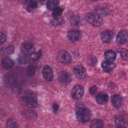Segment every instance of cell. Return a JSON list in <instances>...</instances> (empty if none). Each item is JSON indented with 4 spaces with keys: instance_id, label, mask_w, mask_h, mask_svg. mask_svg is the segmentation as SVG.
<instances>
[{
    "instance_id": "2",
    "label": "cell",
    "mask_w": 128,
    "mask_h": 128,
    "mask_svg": "<svg viewBox=\"0 0 128 128\" xmlns=\"http://www.w3.org/2000/svg\"><path fill=\"white\" fill-rule=\"evenodd\" d=\"M22 100L26 106L30 108H34L38 104V98L36 94L32 91H26L22 96Z\"/></svg>"
},
{
    "instance_id": "7",
    "label": "cell",
    "mask_w": 128,
    "mask_h": 128,
    "mask_svg": "<svg viewBox=\"0 0 128 128\" xmlns=\"http://www.w3.org/2000/svg\"><path fill=\"white\" fill-rule=\"evenodd\" d=\"M20 50L22 54L30 56L32 53L35 52V48L32 43L26 42L22 44Z\"/></svg>"
},
{
    "instance_id": "24",
    "label": "cell",
    "mask_w": 128,
    "mask_h": 128,
    "mask_svg": "<svg viewBox=\"0 0 128 128\" xmlns=\"http://www.w3.org/2000/svg\"><path fill=\"white\" fill-rule=\"evenodd\" d=\"M26 6L31 9L35 8L38 6V2L36 0H26Z\"/></svg>"
},
{
    "instance_id": "8",
    "label": "cell",
    "mask_w": 128,
    "mask_h": 128,
    "mask_svg": "<svg viewBox=\"0 0 128 128\" xmlns=\"http://www.w3.org/2000/svg\"><path fill=\"white\" fill-rule=\"evenodd\" d=\"M128 118L124 115L118 116L115 118L114 124L118 128H126L128 126Z\"/></svg>"
},
{
    "instance_id": "29",
    "label": "cell",
    "mask_w": 128,
    "mask_h": 128,
    "mask_svg": "<svg viewBox=\"0 0 128 128\" xmlns=\"http://www.w3.org/2000/svg\"><path fill=\"white\" fill-rule=\"evenodd\" d=\"M118 52L120 53L122 58H128V50L124 48H120L118 49Z\"/></svg>"
},
{
    "instance_id": "31",
    "label": "cell",
    "mask_w": 128,
    "mask_h": 128,
    "mask_svg": "<svg viewBox=\"0 0 128 128\" xmlns=\"http://www.w3.org/2000/svg\"><path fill=\"white\" fill-rule=\"evenodd\" d=\"M6 40V35L2 32H0V44L4 43Z\"/></svg>"
},
{
    "instance_id": "30",
    "label": "cell",
    "mask_w": 128,
    "mask_h": 128,
    "mask_svg": "<svg viewBox=\"0 0 128 128\" xmlns=\"http://www.w3.org/2000/svg\"><path fill=\"white\" fill-rule=\"evenodd\" d=\"M97 91V87L94 85L90 87L89 88V92L91 94H94Z\"/></svg>"
},
{
    "instance_id": "5",
    "label": "cell",
    "mask_w": 128,
    "mask_h": 128,
    "mask_svg": "<svg viewBox=\"0 0 128 128\" xmlns=\"http://www.w3.org/2000/svg\"><path fill=\"white\" fill-rule=\"evenodd\" d=\"M58 60L63 64H68L70 62L72 58L70 54L65 50H60L56 56Z\"/></svg>"
},
{
    "instance_id": "19",
    "label": "cell",
    "mask_w": 128,
    "mask_h": 128,
    "mask_svg": "<svg viewBox=\"0 0 128 128\" xmlns=\"http://www.w3.org/2000/svg\"><path fill=\"white\" fill-rule=\"evenodd\" d=\"M104 126V122L100 119H94L90 124V128H103Z\"/></svg>"
},
{
    "instance_id": "32",
    "label": "cell",
    "mask_w": 128,
    "mask_h": 128,
    "mask_svg": "<svg viewBox=\"0 0 128 128\" xmlns=\"http://www.w3.org/2000/svg\"><path fill=\"white\" fill-rule=\"evenodd\" d=\"M59 108V106L58 104L54 103L52 105V111L54 114H56Z\"/></svg>"
},
{
    "instance_id": "15",
    "label": "cell",
    "mask_w": 128,
    "mask_h": 128,
    "mask_svg": "<svg viewBox=\"0 0 128 128\" xmlns=\"http://www.w3.org/2000/svg\"><path fill=\"white\" fill-rule=\"evenodd\" d=\"M14 64V61L8 57L4 58L1 62L2 67L5 70H10Z\"/></svg>"
},
{
    "instance_id": "28",
    "label": "cell",
    "mask_w": 128,
    "mask_h": 128,
    "mask_svg": "<svg viewBox=\"0 0 128 128\" xmlns=\"http://www.w3.org/2000/svg\"><path fill=\"white\" fill-rule=\"evenodd\" d=\"M41 55L42 52L40 50H39L38 52H34L33 53H32L30 55V57L33 60H37L40 57Z\"/></svg>"
},
{
    "instance_id": "6",
    "label": "cell",
    "mask_w": 128,
    "mask_h": 128,
    "mask_svg": "<svg viewBox=\"0 0 128 128\" xmlns=\"http://www.w3.org/2000/svg\"><path fill=\"white\" fill-rule=\"evenodd\" d=\"M74 76L79 79H83L86 76V68L81 64L76 66L73 70Z\"/></svg>"
},
{
    "instance_id": "25",
    "label": "cell",
    "mask_w": 128,
    "mask_h": 128,
    "mask_svg": "<svg viewBox=\"0 0 128 128\" xmlns=\"http://www.w3.org/2000/svg\"><path fill=\"white\" fill-rule=\"evenodd\" d=\"M63 19L60 17H55L53 18L51 20V24L54 26H58L61 24L63 22Z\"/></svg>"
},
{
    "instance_id": "3",
    "label": "cell",
    "mask_w": 128,
    "mask_h": 128,
    "mask_svg": "<svg viewBox=\"0 0 128 128\" xmlns=\"http://www.w3.org/2000/svg\"><path fill=\"white\" fill-rule=\"evenodd\" d=\"M86 20L90 24L97 27L102 26L103 22L100 15L94 12L88 13L86 16Z\"/></svg>"
},
{
    "instance_id": "21",
    "label": "cell",
    "mask_w": 128,
    "mask_h": 128,
    "mask_svg": "<svg viewBox=\"0 0 128 128\" xmlns=\"http://www.w3.org/2000/svg\"><path fill=\"white\" fill-rule=\"evenodd\" d=\"M58 0H48L46 3V6L48 10H54L58 6Z\"/></svg>"
},
{
    "instance_id": "35",
    "label": "cell",
    "mask_w": 128,
    "mask_h": 128,
    "mask_svg": "<svg viewBox=\"0 0 128 128\" xmlns=\"http://www.w3.org/2000/svg\"><path fill=\"white\" fill-rule=\"evenodd\" d=\"M92 0V1H96L97 0Z\"/></svg>"
},
{
    "instance_id": "34",
    "label": "cell",
    "mask_w": 128,
    "mask_h": 128,
    "mask_svg": "<svg viewBox=\"0 0 128 128\" xmlns=\"http://www.w3.org/2000/svg\"><path fill=\"white\" fill-rule=\"evenodd\" d=\"M40 0V1H44L46 0Z\"/></svg>"
},
{
    "instance_id": "20",
    "label": "cell",
    "mask_w": 128,
    "mask_h": 128,
    "mask_svg": "<svg viewBox=\"0 0 128 128\" xmlns=\"http://www.w3.org/2000/svg\"><path fill=\"white\" fill-rule=\"evenodd\" d=\"M6 128H18V122L14 118H10L8 120L6 124Z\"/></svg>"
},
{
    "instance_id": "27",
    "label": "cell",
    "mask_w": 128,
    "mask_h": 128,
    "mask_svg": "<svg viewBox=\"0 0 128 128\" xmlns=\"http://www.w3.org/2000/svg\"><path fill=\"white\" fill-rule=\"evenodd\" d=\"M26 72H27L28 74L30 76H34L36 72V69L34 66L32 65L28 66L26 68Z\"/></svg>"
},
{
    "instance_id": "23",
    "label": "cell",
    "mask_w": 128,
    "mask_h": 128,
    "mask_svg": "<svg viewBox=\"0 0 128 128\" xmlns=\"http://www.w3.org/2000/svg\"><path fill=\"white\" fill-rule=\"evenodd\" d=\"M14 50V47L13 45H9L6 47L2 49V51L3 53L6 54H12Z\"/></svg>"
},
{
    "instance_id": "12",
    "label": "cell",
    "mask_w": 128,
    "mask_h": 128,
    "mask_svg": "<svg viewBox=\"0 0 128 128\" xmlns=\"http://www.w3.org/2000/svg\"><path fill=\"white\" fill-rule=\"evenodd\" d=\"M96 100L98 104H104L108 100V96L107 94L104 92H99L96 96Z\"/></svg>"
},
{
    "instance_id": "13",
    "label": "cell",
    "mask_w": 128,
    "mask_h": 128,
    "mask_svg": "<svg viewBox=\"0 0 128 128\" xmlns=\"http://www.w3.org/2000/svg\"><path fill=\"white\" fill-rule=\"evenodd\" d=\"M128 32L126 30H122L118 32L116 36V40L120 44H124L126 43L128 40Z\"/></svg>"
},
{
    "instance_id": "10",
    "label": "cell",
    "mask_w": 128,
    "mask_h": 128,
    "mask_svg": "<svg viewBox=\"0 0 128 128\" xmlns=\"http://www.w3.org/2000/svg\"><path fill=\"white\" fill-rule=\"evenodd\" d=\"M58 80L61 84L66 85L70 82L71 76L67 72L62 71L58 74Z\"/></svg>"
},
{
    "instance_id": "9",
    "label": "cell",
    "mask_w": 128,
    "mask_h": 128,
    "mask_svg": "<svg viewBox=\"0 0 128 128\" xmlns=\"http://www.w3.org/2000/svg\"><path fill=\"white\" fill-rule=\"evenodd\" d=\"M42 74L44 79L46 81L50 82L53 80V70L50 66L46 65L43 67L42 70Z\"/></svg>"
},
{
    "instance_id": "26",
    "label": "cell",
    "mask_w": 128,
    "mask_h": 128,
    "mask_svg": "<svg viewBox=\"0 0 128 128\" xmlns=\"http://www.w3.org/2000/svg\"><path fill=\"white\" fill-rule=\"evenodd\" d=\"M62 11H63V9L62 8H60L58 6V8H56L55 9H54V10H52V15L53 17H54V18L58 17L60 16L61 15V14L62 12Z\"/></svg>"
},
{
    "instance_id": "11",
    "label": "cell",
    "mask_w": 128,
    "mask_h": 128,
    "mask_svg": "<svg viewBox=\"0 0 128 128\" xmlns=\"http://www.w3.org/2000/svg\"><path fill=\"white\" fill-rule=\"evenodd\" d=\"M67 36L70 41L76 42L80 38V32L79 30H70L68 32Z\"/></svg>"
},
{
    "instance_id": "16",
    "label": "cell",
    "mask_w": 128,
    "mask_h": 128,
    "mask_svg": "<svg viewBox=\"0 0 128 128\" xmlns=\"http://www.w3.org/2000/svg\"><path fill=\"white\" fill-rule=\"evenodd\" d=\"M101 40L104 42H109L112 38V34L110 31L106 30L103 31L100 34Z\"/></svg>"
},
{
    "instance_id": "33",
    "label": "cell",
    "mask_w": 128,
    "mask_h": 128,
    "mask_svg": "<svg viewBox=\"0 0 128 128\" xmlns=\"http://www.w3.org/2000/svg\"><path fill=\"white\" fill-rule=\"evenodd\" d=\"M78 22H79L78 18L76 16H75L74 18H72V23L73 24L76 25L78 24Z\"/></svg>"
},
{
    "instance_id": "14",
    "label": "cell",
    "mask_w": 128,
    "mask_h": 128,
    "mask_svg": "<svg viewBox=\"0 0 128 128\" xmlns=\"http://www.w3.org/2000/svg\"><path fill=\"white\" fill-rule=\"evenodd\" d=\"M122 98L118 94H114L111 97V102L113 106L116 108H120L122 104Z\"/></svg>"
},
{
    "instance_id": "4",
    "label": "cell",
    "mask_w": 128,
    "mask_h": 128,
    "mask_svg": "<svg viewBox=\"0 0 128 128\" xmlns=\"http://www.w3.org/2000/svg\"><path fill=\"white\" fill-rule=\"evenodd\" d=\"M84 94V87L80 84H76L73 87L71 91V96L74 100H79Z\"/></svg>"
},
{
    "instance_id": "1",
    "label": "cell",
    "mask_w": 128,
    "mask_h": 128,
    "mask_svg": "<svg viewBox=\"0 0 128 128\" xmlns=\"http://www.w3.org/2000/svg\"><path fill=\"white\" fill-rule=\"evenodd\" d=\"M76 116L77 120L82 123L88 122L91 117V112L90 110L83 106H77L75 110Z\"/></svg>"
},
{
    "instance_id": "22",
    "label": "cell",
    "mask_w": 128,
    "mask_h": 128,
    "mask_svg": "<svg viewBox=\"0 0 128 128\" xmlns=\"http://www.w3.org/2000/svg\"><path fill=\"white\" fill-rule=\"evenodd\" d=\"M30 60V56L28 55L22 54L18 58V61L20 64H26Z\"/></svg>"
},
{
    "instance_id": "17",
    "label": "cell",
    "mask_w": 128,
    "mask_h": 128,
    "mask_svg": "<svg viewBox=\"0 0 128 128\" xmlns=\"http://www.w3.org/2000/svg\"><path fill=\"white\" fill-rule=\"evenodd\" d=\"M101 66L103 70L106 72H110L113 68H114L116 66V64H114V62H108L106 60L103 61L102 62V63Z\"/></svg>"
},
{
    "instance_id": "18",
    "label": "cell",
    "mask_w": 128,
    "mask_h": 128,
    "mask_svg": "<svg viewBox=\"0 0 128 128\" xmlns=\"http://www.w3.org/2000/svg\"><path fill=\"white\" fill-rule=\"evenodd\" d=\"M104 58L106 61L112 62L116 60V52L112 50H107L104 52Z\"/></svg>"
}]
</instances>
